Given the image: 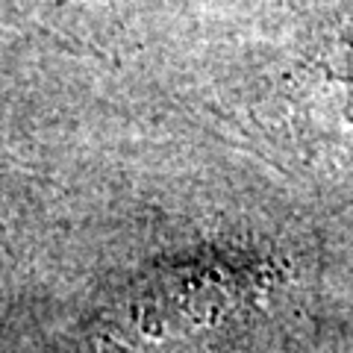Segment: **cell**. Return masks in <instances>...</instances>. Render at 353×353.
I'll list each match as a JSON object with an SVG mask.
<instances>
[{
	"instance_id": "cell-1",
	"label": "cell",
	"mask_w": 353,
	"mask_h": 353,
	"mask_svg": "<svg viewBox=\"0 0 353 353\" xmlns=\"http://www.w3.org/2000/svg\"><path fill=\"white\" fill-rule=\"evenodd\" d=\"M289 127L309 157L353 168V30L321 41L292 77Z\"/></svg>"
}]
</instances>
